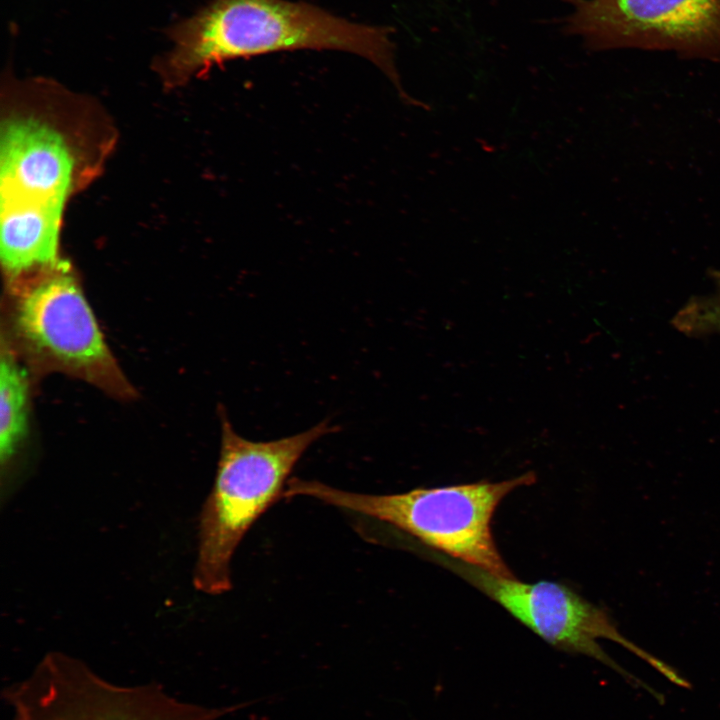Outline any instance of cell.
<instances>
[{
	"label": "cell",
	"mask_w": 720,
	"mask_h": 720,
	"mask_svg": "<svg viewBox=\"0 0 720 720\" xmlns=\"http://www.w3.org/2000/svg\"><path fill=\"white\" fill-rule=\"evenodd\" d=\"M8 291L13 342L36 372L64 373L118 399L135 397L70 264L62 260Z\"/></svg>",
	"instance_id": "cell-5"
},
{
	"label": "cell",
	"mask_w": 720,
	"mask_h": 720,
	"mask_svg": "<svg viewBox=\"0 0 720 720\" xmlns=\"http://www.w3.org/2000/svg\"><path fill=\"white\" fill-rule=\"evenodd\" d=\"M436 560L464 578L507 610L519 622L553 647L583 654L610 667L633 685L643 686L657 699V692L619 666L603 651L598 639H608L635 654L661 675L668 664L623 636L607 612L571 588L554 581L526 583L502 577L453 558L433 553Z\"/></svg>",
	"instance_id": "cell-7"
},
{
	"label": "cell",
	"mask_w": 720,
	"mask_h": 720,
	"mask_svg": "<svg viewBox=\"0 0 720 720\" xmlns=\"http://www.w3.org/2000/svg\"><path fill=\"white\" fill-rule=\"evenodd\" d=\"M8 720H217L242 708L186 702L160 685L112 682L82 660L49 652L3 694Z\"/></svg>",
	"instance_id": "cell-6"
},
{
	"label": "cell",
	"mask_w": 720,
	"mask_h": 720,
	"mask_svg": "<svg viewBox=\"0 0 720 720\" xmlns=\"http://www.w3.org/2000/svg\"><path fill=\"white\" fill-rule=\"evenodd\" d=\"M714 292L684 305L673 318V325L689 335L720 333V272L715 276Z\"/></svg>",
	"instance_id": "cell-10"
},
{
	"label": "cell",
	"mask_w": 720,
	"mask_h": 720,
	"mask_svg": "<svg viewBox=\"0 0 720 720\" xmlns=\"http://www.w3.org/2000/svg\"><path fill=\"white\" fill-rule=\"evenodd\" d=\"M220 457L211 492L199 517L198 554L193 582L197 590L220 595L232 587L231 561L242 539L278 500L308 448L337 431L330 420L271 441L239 435L219 408Z\"/></svg>",
	"instance_id": "cell-3"
},
{
	"label": "cell",
	"mask_w": 720,
	"mask_h": 720,
	"mask_svg": "<svg viewBox=\"0 0 720 720\" xmlns=\"http://www.w3.org/2000/svg\"><path fill=\"white\" fill-rule=\"evenodd\" d=\"M172 48L157 66L169 84L215 64L295 50H332L375 65L409 100L396 66L392 29L350 21L319 6L291 0H212L169 28Z\"/></svg>",
	"instance_id": "cell-2"
},
{
	"label": "cell",
	"mask_w": 720,
	"mask_h": 720,
	"mask_svg": "<svg viewBox=\"0 0 720 720\" xmlns=\"http://www.w3.org/2000/svg\"><path fill=\"white\" fill-rule=\"evenodd\" d=\"M535 482L533 473L513 479L416 488L397 494H364L316 480L290 478L282 498H314L398 528L450 558L502 577H514L491 533V519L511 491Z\"/></svg>",
	"instance_id": "cell-4"
},
{
	"label": "cell",
	"mask_w": 720,
	"mask_h": 720,
	"mask_svg": "<svg viewBox=\"0 0 720 720\" xmlns=\"http://www.w3.org/2000/svg\"><path fill=\"white\" fill-rule=\"evenodd\" d=\"M34 81L15 87L0 141V258L8 288L59 266L66 201L95 176L109 138L91 121L55 105L59 89Z\"/></svg>",
	"instance_id": "cell-1"
},
{
	"label": "cell",
	"mask_w": 720,
	"mask_h": 720,
	"mask_svg": "<svg viewBox=\"0 0 720 720\" xmlns=\"http://www.w3.org/2000/svg\"><path fill=\"white\" fill-rule=\"evenodd\" d=\"M564 30L591 50H673L720 60V0H571Z\"/></svg>",
	"instance_id": "cell-8"
},
{
	"label": "cell",
	"mask_w": 720,
	"mask_h": 720,
	"mask_svg": "<svg viewBox=\"0 0 720 720\" xmlns=\"http://www.w3.org/2000/svg\"><path fill=\"white\" fill-rule=\"evenodd\" d=\"M17 353L2 337L0 365L1 498L15 490L29 434L30 381Z\"/></svg>",
	"instance_id": "cell-9"
}]
</instances>
